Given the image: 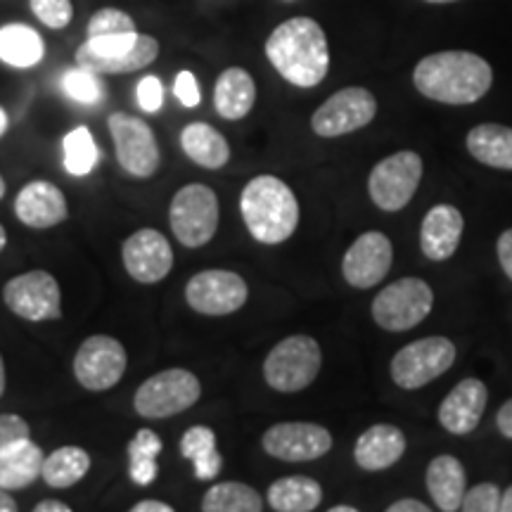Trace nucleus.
Listing matches in <instances>:
<instances>
[{
	"instance_id": "46",
	"label": "nucleus",
	"mask_w": 512,
	"mask_h": 512,
	"mask_svg": "<svg viewBox=\"0 0 512 512\" xmlns=\"http://www.w3.org/2000/svg\"><path fill=\"white\" fill-rule=\"evenodd\" d=\"M34 512H72V508H69V505L62 503V501H53V498H46V501L34 505Z\"/></svg>"
},
{
	"instance_id": "38",
	"label": "nucleus",
	"mask_w": 512,
	"mask_h": 512,
	"mask_svg": "<svg viewBox=\"0 0 512 512\" xmlns=\"http://www.w3.org/2000/svg\"><path fill=\"white\" fill-rule=\"evenodd\" d=\"M501 494L496 484L484 482L465 491L460 510L463 512H501Z\"/></svg>"
},
{
	"instance_id": "39",
	"label": "nucleus",
	"mask_w": 512,
	"mask_h": 512,
	"mask_svg": "<svg viewBox=\"0 0 512 512\" xmlns=\"http://www.w3.org/2000/svg\"><path fill=\"white\" fill-rule=\"evenodd\" d=\"M136 98L138 105L143 112H159L162 110V102H164V86L157 76H145L140 79L138 88H136Z\"/></svg>"
},
{
	"instance_id": "51",
	"label": "nucleus",
	"mask_w": 512,
	"mask_h": 512,
	"mask_svg": "<svg viewBox=\"0 0 512 512\" xmlns=\"http://www.w3.org/2000/svg\"><path fill=\"white\" fill-rule=\"evenodd\" d=\"M5 245H8V230L0 226V252H3Z\"/></svg>"
},
{
	"instance_id": "4",
	"label": "nucleus",
	"mask_w": 512,
	"mask_h": 512,
	"mask_svg": "<svg viewBox=\"0 0 512 512\" xmlns=\"http://www.w3.org/2000/svg\"><path fill=\"white\" fill-rule=\"evenodd\" d=\"M159 57V41L155 36L138 34H114L88 38L76 50V64L83 69L105 74H133L150 67Z\"/></svg>"
},
{
	"instance_id": "12",
	"label": "nucleus",
	"mask_w": 512,
	"mask_h": 512,
	"mask_svg": "<svg viewBox=\"0 0 512 512\" xmlns=\"http://www.w3.org/2000/svg\"><path fill=\"white\" fill-rule=\"evenodd\" d=\"M3 302L15 316L41 323L62 318V292L53 273L27 271L8 280L3 287Z\"/></svg>"
},
{
	"instance_id": "1",
	"label": "nucleus",
	"mask_w": 512,
	"mask_h": 512,
	"mask_svg": "<svg viewBox=\"0 0 512 512\" xmlns=\"http://www.w3.org/2000/svg\"><path fill=\"white\" fill-rule=\"evenodd\" d=\"M418 93L441 105H472L494 86V69L482 55L444 50L422 57L413 69Z\"/></svg>"
},
{
	"instance_id": "52",
	"label": "nucleus",
	"mask_w": 512,
	"mask_h": 512,
	"mask_svg": "<svg viewBox=\"0 0 512 512\" xmlns=\"http://www.w3.org/2000/svg\"><path fill=\"white\" fill-rule=\"evenodd\" d=\"M330 512H356L354 505H335V508H330Z\"/></svg>"
},
{
	"instance_id": "9",
	"label": "nucleus",
	"mask_w": 512,
	"mask_h": 512,
	"mask_svg": "<svg viewBox=\"0 0 512 512\" xmlns=\"http://www.w3.org/2000/svg\"><path fill=\"white\" fill-rule=\"evenodd\" d=\"M434 290L422 278H401L373 299V320L387 332H408L432 313Z\"/></svg>"
},
{
	"instance_id": "28",
	"label": "nucleus",
	"mask_w": 512,
	"mask_h": 512,
	"mask_svg": "<svg viewBox=\"0 0 512 512\" xmlns=\"http://www.w3.org/2000/svg\"><path fill=\"white\" fill-rule=\"evenodd\" d=\"M266 501L275 512H311L323 503V489L313 477L290 475L275 479Z\"/></svg>"
},
{
	"instance_id": "40",
	"label": "nucleus",
	"mask_w": 512,
	"mask_h": 512,
	"mask_svg": "<svg viewBox=\"0 0 512 512\" xmlns=\"http://www.w3.org/2000/svg\"><path fill=\"white\" fill-rule=\"evenodd\" d=\"M29 437H31V427L22 415H15V413L0 415V451H3L5 446L15 444L19 439H29Z\"/></svg>"
},
{
	"instance_id": "30",
	"label": "nucleus",
	"mask_w": 512,
	"mask_h": 512,
	"mask_svg": "<svg viewBox=\"0 0 512 512\" xmlns=\"http://www.w3.org/2000/svg\"><path fill=\"white\" fill-rule=\"evenodd\" d=\"M181 456L192 460L195 477L202 482H211L219 477L223 458L216 448V434L207 425H195L181 437Z\"/></svg>"
},
{
	"instance_id": "21",
	"label": "nucleus",
	"mask_w": 512,
	"mask_h": 512,
	"mask_svg": "<svg viewBox=\"0 0 512 512\" xmlns=\"http://www.w3.org/2000/svg\"><path fill=\"white\" fill-rule=\"evenodd\" d=\"M465 219L453 204H437L425 214L420 226V249L427 259L446 261L456 254L463 238Z\"/></svg>"
},
{
	"instance_id": "41",
	"label": "nucleus",
	"mask_w": 512,
	"mask_h": 512,
	"mask_svg": "<svg viewBox=\"0 0 512 512\" xmlns=\"http://www.w3.org/2000/svg\"><path fill=\"white\" fill-rule=\"evenodd\" d=\"M174 95L183 107H190V110H192V107L200 105L202 93H200V86H197L195 74L188 72V69L178 72L176 81H174Z\"/></svg>"
},
{
	"instance_id": "3",
	"label": "nucleus",
	"mask_w": 512,
	"mask_h": 512,
	"mask_svg": "<svg viewBox=\"0 0 512 512\" xmlns=\"http://www.w3.org/2000/svg\"><path fill=\"white\" fill-rule=\"evenodd\" d=\"M240 214L249 235L261 245L290 240L299 226V202L283 178L264 174L242 188Z\"/></svg>"
},
{
	"instance_id": "35",
	"label": "nucleus",
	"mask_w": 512,
	"mask_h": 512,
	"mask_svg": "<svg viewBox=\"0 0 512 512\" xmlns=\"http://www.w3.org/2000/svg\"><path fill=\"white\" fill-rule=\"evenodd\" d=\"M62 91L81 105H100L105 100V83L100 81V74L83 69L79 64L62 74Z\"/></svg>"
},
{
	"instance_id": "26",
	"label": "nucleus",
	"mask_w": 512,
	"mask_h": 512,
	"mask_svg": "<svg viewBox=\"0 0 512 512\" xmlns=\"http://www.w3.org/2000/svg\"><path fill=\"white\" fill-rule=\"evenodd\" d=\"M181 147L202 169H221L230 162V145L221 131L204 121H192L181 131Z\"/></svg>"
},
{
	"instance_id": "22",
	"label": "nucleus",
	"mask_w": 512,
	"mask_h": 512,
	"mask_svg": "<svg viewBox=\"0 0 512 512\" xmlns=\"http://www.w3.org/2000/svg\"><path fill=\"white\" fill-rule=\"evenodd\" d=\"M406 453V434L394 425H373L361 434L354 446V460L361 470L380 472L399 463Z\"/></svg>"
},
{
	"instance_id": "5",
	"label": "nucleus",
	"mask_w": 512,
	"mask_h": 512,
	"mask_svg": "<svg viewBox=\"0 0 512 512\" xmlns=\"http://www.w3.org/2000/svg\"><path fill=\"white\" fill-rule=\"evenodd\" d=\"M323 366L320 344L309 335L285 337L264 361V380L280 394H294L311 387Z\"/></svg>"
},
{
	"instance_id": "14",
	"label": "nucleus",
	"mask_w": 512,
	"mask_h": 512,
	"mask_svg": "<svg viewBox=\"0 0 512 512\" xmlns=\"http://www.w3.org/2000/svg\"><path fill=\"white\" fill-rule=\"evenodd\" d=\"M247 297L245 278L223 268L195 273L185 285V302L202 316H230L247 304Z\"/></svg>"
},
{
	"instance_id": "16",
	"label": "nucleus",
	"mask_w": 512,
	"mask_h": 512,
	"mask_svg": "<svg viewBox=\"0 0 512 512\" xmlns=\"http://www.w3.org/2000/svg\"><path fill=\"white\" fill-rule=\"evenodd\" d=\"M261 446L268 456L283 463H311L328 456L332 434L316 422H278L268 427Z\"/></svg>"
},
{
	"instance_id": "27",
	"label": "nucleus",
	"mask_w": 512,
	"mask_h": 512,
	"mask_svg": "<svg viewBox=\"0 0 512 512\" xmlns=\"http://www.w3.org/2000/svg\"><path fill=\"white\" fill-rule=\"evenodd\" d=\"M467 152L491 169L512 171V128L503 124H479L467 133Z\"/></svg>"
},
{
	"instance_id": "20",
	"label": "nucleus",
	"mask_w": 512,
	"mask_h": 512,
	"mask_svg": "<svg viewBox=\"0 0 512 512\" xmlns=\"http://www.w3.org/2000/svg\"><path fill=\"white\" fill-rule=\"evenodd\" d=\"M15 216L27 228L46 230L67 221L69 204L64 192L50 181H31L17 192Z\"/></svg>"
},
{
	"instance_id": "48",
	"label": "nucleus",
	"mask_w": 512,
	"mask_h": 512,
	"mask_svg": "<svg viewBox=\"0 0 512 512\" xmlns=\"http://www.w3.org/2000/svg\"><path fill=\"white\" fill-rule=\"evenodd\" d=\"M501 512H512V486L501 494Z\"/></svg>"
},
{
	"instance_id": "34",
	"label": "nucleus",
	"mask_w": 512,
	"mask_h": 512,
	"mask_svg": "<svg viewBox=\"0 0 512 512\" xmlns=\"http://www.w3.org/2000/svg\"><path fill=\"white\" fill-rule=\"evenodd\" d=\"M64 169L72 176H88L98 166V143L86 126H76L62 140Z\"/></svg>"
},
{
	"instance_id": "6",
	"label": "nucleus",
	"mask_w": 512,
	"mask_h": 512,
	"mask_svg": "<svg viewBox=\"0 0 512 512\" xmlns=\"http://www.w3.org/2000/svg\"><path fill=\"white\" fill-rule=\"evenodd\" d=\"M202 396V384L188 368H166L138 387L133 408L145 420H166L188 411Z\"/></svg>"
},
{
	"instance_id": "47",
	"label": "nucleus",
	"mask_w": 512,
	"mask_h": 512,
	"mask_svg": "<svg viewBox=\"0 0 512 512\" xmlns=\"http://www.w3.org/2000/svg\"><path fill=\"white\" fill-rule=\"evenodd\" d=\"M17 510H19V505L15 498L10 496V491L0 489V512H17Z\"/></svg>"
},
{
	"instance_id": "43",
	"label": "nucleus",
	"mask_w": 512,
	"mask_h": 512,
	"mask_svg": "<svg viewBox=\"0 0 512 512\" xmlns=\"http://www.w3.org/2000/svg\"><path fill=\"white\" fill-rule=\"evenodd\" d=\"M496 427H498V432H501L505 439H512V399L505 401L503 406L498 408Z\"/></svg>"
},
{
	"instance_id": "32",
	"label": "nucleus",
	"mask_w": 512,
	"mask_h": 512,
	"mask_svg": "<svg viewBox=\"0 0 512 512\" xmlns=\"http://www.w3.org/2000/svg\"><path fill=\"white\" fill-rule=\"evenodd\" d=\"M204 512H261L264 498L254 486L242 482H221L202 496Z\"/></svg>"
},
{
	"instance_id": "25",
	"label": "nucleus",
	"mask_w": 512,
	"mask_h": 512,
	"mask_svg": "<svg viewBox=\"0 0 512 512\" xmlns=\"http://www.w3.org/2000/svg\"><path fill=\"white\" fill-rule=\"evenodd\" d=\"M427 491L441 512L460 510L467 491L465 467L453 456H437L427 467Z\"/></svg>"
},
{
	"instance_id": "15",
	"label": "nucleus",
	"mask_w": 512,
	"mask_h": 512,
	"mask_svg": "<svg viewBox=\"0 0 512 512\" xmlns=\"http://www.w3.org/2000/svg\"><path fill=\"white\" fill-rule=\"evenodd\" d=\"M128 354L124 344L110 335H93L74 356V377L88 392H107L117 387L126 373Z\"/></svg>"
},
{
	"instance_id": "29",
	"label": "nucleus",
	"mask_w": 512,
	"mask_h": 512,
	"mask_svg": "<svg viewBox=\"0 0 512 512\" xmlns=\"http://www.w3.org/2000/svg\"><path fill=\"white\" fill-rule=\"evenodd\" d=\"M46 55V43L29 24H5L0 27V62L15 69L36 67Z\"/></svg>"
},
{
	"instance_id": "7",
	"label": "nucleus",
	"mask_w": 512,
	"mask_h": 512,
	"mask_svg": "<svg viewBox=\"0 0 512 512\" xmlns=\"http://www.w3.org/2000/svg\"><path fill=\"white\" fill-rule=\"evenodd\" d=\"M169 223L183 247H204L219 230V197L204 183L183 185L171 200Z\"/></svg>"
},
{
	"instance_id": "10",
	"label": "nucleus",
	"mask_w": 512,
	"mask_h": 512,
	"mask_svg": "<svg viewBox=\"0 0 512 512\" xmlns=\"http://www.w3.org/2000/svg\"><path fill=\"white\" fill-rule=\"evenodd\" d=\"M422 181V157L413 150H401L384 157L370 171L368 192L375 207L396 214L408 207Z\"/></svg>"
},
{
	"instance_id": "23",
	"label": "nucleus",
	"mask_w": 512,
	"mask_h": 512,
	"mask_svg": "<svg viewBox=\"0 0 512 512\" xmlns=\"http://www.w3.org/2000/svg\"><path fill=\"white\" fill-rule=\"evenodd\" d=\"M43 460H46V456H43L41 446L34 444L31 437L5 446L0 451V489H27V486H31L41 477Z\"/></svg>"
},
{
	"instance_id": "8",
	"label": "nucleus",
	"mask_w": 512,
	"mask_h": 512,
	"mask_svg": "<svg viewBox=\"0 0 512 512\" xmlns=\"http://www.w3.org/2000/svg\"><path fill=\"white\" fill-rule=\"evenodd\" d=\"M456 354V344L448 337H422L396 351L389 373L396 387L413 392L451 370Z\"/></svg>"
},
{
	"instance_id": "31",
	"label": "nucleus",
	"mask_w": 512,
	"mask_h": 512,
	"mask_svg": "<svg viewBox=\"0 0 512 512\" xmlns=\"http://www.w3.org/2000/svg\"><path fill=\"white\" fill-rule=\"evenodd\" d=\"M91 470V453L81 446H62L43 460L41 477L53 489H69L79 484Z\"/></svg>"
},
{
	"instance_id": "17",
	"label": "nucleus",
	"mask_w": 512,
	"mask_h": 512,
	"mask_svg": "<svg viewBox=\"0 0 512 512\" xmlns=\"http://www.w3.org/2000/svg\"><path fill=\"white\" fill-rule=\"evenodd\" d=\"M121 261L136 283L155 285L162 283L174 268V249L164 233L155 228H140L124 240Z\"/></svg>"
},
{
	"instance_id": "11",
	"label": "nucleus",
	"mask_w": 512,
	"mask_h": 512,
	"mask_svg": "<svg viewBox=\"0 0 512 512\" xmlns=\"http://www.w3.org/2000/svg\"><path fill=\"white\" fill-rule=\"evenodd\" d=\"M107 128L114 140L117 162L128 176L150 178L162 164V152L150 124L126 112H114L107 119Z\"/></svg>"
},
{
	"instance_id": "36",
	"label": "nucleus",
	"mask_w": 512,
	"mask_h": 512,
	"mask_svg": "<svg viewBox=\"0 0 512 512\" xmlns=\"http://www.w3.org/2000/svg\"><path fill=\"white\" fill-rule=\"evenodd\" d=\"M88 38L95 36H114V34H131L136 31V22L131 15H126L119 8H102L88 19Z\"/></svg>"
},
{
	"instance_id": "53",
	"label": "nucleus",
	"mask_w": 512,
	"mask_h": 512,
	"mask_svg": "<svg viewBox=\"0 0 512 512\" xmlns=\"http://www.w3.org/2000/svg\"><path fill=\"white\" fill-rule=\"evenodd\" d=\"M425 3H434V5H446V3H456V0H425Z\"/></svg>"
},
{
	"instance_id": "42",
	"label": "nucleus",
	"mask_w": 512,
	"mask_h": 512,
	"mask_svg": "<svg viewBox=\"0 0 512 512\" xmlns=\"http://www.w3.org/2000/svg\"><path fill=\"white\" fill-rule=\"evenodd\" d=\"M496 252H498V264H501L503 273L512 280V228L503 230L501 238H498Z\"/></svg>"
},
{
	"instance_id": "45",
	"label": "nucleus",
	"mask_w": 512,
	"mask_h": 512,
	"mask_svg": "<svg viewBox=\"0 0 512 512\" xmlns=\"http://www.w3.org/2000/svg\"><path fill=\"white\" fill-rule=\"evenodd\" d=\"M131 512H174V508L164 501H152V498H145V501H138L136 505H133Z\"/></svg>"
},
{
	"instance_id": "18",
	"label": "nucleus",
	"mask_w": 512,
	"mask_h": 512,
	"mask_svg": "<svg viewBox=\"0 0 512 512\" xmlns=\"http://www.w3.org/2000/svg\"><path fill=\"white\" fill-rule=\"evenodd\" d=\"M394 261L392 240L380 230H368L351 242L342 259L344 280L356 290H370L380 285Z\"/></svg>"
},
{
	"instance_id": "24",
	"label": "nucleus",
	"mask_w": 512,
	"mask_h": 512,
	"mask_svg": "<svg viewBox=\"0 0 512 512\" xmlns=\"http://www.w3.org/2000/svg\"><path fill=\"white\" fill-rule=\"evenodd\" d=\"M256 102V83L242 67H228L214 86V107L221 119L240 121L252 112Z\"/></svg>"
},
{
	"instance_id": "37",
	"label": "nucleus",
	"mask_w": 512,
	"mask_h": 512,
	"mask_svg": "<svg viewBox=\"0 0 512 512\" xmlns=\"http://www.w3.org/2000/svg\"><path fill=\"white\" fill-rule=\"evenodd\" d=\"M31 12L48 29H64L74 17L72 0H29Z\"/></svg>"
},
{
	"instance_id": "13",
	"label": "nucleus",
	"mask_w": 512,
	"mask_h": 512,
	"mask_svg": "<svg viewBox=\"0 0 512 512\" xmlns=\"http://www.w3.org/2000/svg\"><path fill=\"white\" fill-rule=\"evenodd\" d=\"M377 114V100L368 88L349 86L330 95L313 112L311 128L318 138H339L366 128Z\"/></svg>"
},
{
	"instance_id": "49",
	"label": "nucleus",
	"mask_w": 512,
	"mask_h": 512,
	"mask_svg": "<svg viewBox=\"0 0 512 512\" xmlns=\"http://www.w3.org/2000/svg\"><path fill=\"white\" fill-rule=\"evenodd\" d=\"M5 382H8V377H5V363L3 356H0V396L5 394Z\"/></svg>"
},
{
	"instance_id": "54",
	"label": "nucleus",
	"mask_w": 512,
	"mask_h": 512,
	"mask_svg": "<svg viewBox=\"0 0 512 512\" xmlns=\"http://www.w3.org/2000/svg\"><path fill=\"white\" fill-rule=\"evenodd\" d=\"M5 190H8V188H5V181H3V176H0V200H3V197H5Z\"/></svg>"
},
{
	"instance_id": "19",
	"label": "nucleus",
	"mask_w": 512,
	"mask_h": 512,
	"mask_svg": "<svg viewBox=\"0 0 512 512\" xmlns=\"http://www.w3.org/2000/svg\"><path fill=\"white\" fill-rule=\"evenodd\" d=\"M489 403V389L477 377H465L444 396L439 406V422L451 434H470L477 430Z\"/></svg>"
},
{
	"instance_id": "44",
	"label": "nucleus",
	"mask_w": 512,
	"mask_h": 512,
	"mask_svg": "<svg viewBox=\"0 0 512 512\" xmlns=\"http://www.w3.org/2000/svg\"><path fill=\"white\" fill-rule=\"evenodd\" d=\"M389 512H430V505L415 501V498H403V501H396L387 508Z\"/></svg>"
},
{
	"instance_id": "33",
	"label": "nucleus",
	"mask_w": 512,
	"mask_h": 512,
	"mask_svg": "<svg viewBox=\"0 0 512 512\" xmlns=\"http://www.w3.org/2000/svg\"><path fill=\"white\" fill-rule=\"evenodd\" d=\"M162 453V439L157 432L140 430L128 441V477L138 486H150L159 475L157 456Z\"/></svg>"
},
{
	"instance_id": "50",
	"label": "nucleus",
	"mask_w": 512,
	"mask_h": 512,
	"mask_svg": "<svg viewBox=\"0 0 512 512\" xmlns=\"http://www.w3.org/2000/svg\"><path fill=\"white\" fill-rule=\"evenodd\" d=\"M5 131H8V114H5L3 107H0V136H3Z\"/></svg>"
},
{
	"instance_id": "2",
	"label": "nucleus",
	"mask_w": 512,
	"mask_h": 512,
	"mask_svg": "<svg viewBox=\"0 0 512 512\" xmlns=\"http://www.w3.org/2000/svg\"><path fill=\"white\" fill-rule=\"evenodd\" d=\"M266 57L287 83L313 88L328 76V36L316 19L292 17L278 24L266 41Z\"/></svg>"
}]
</instances>
